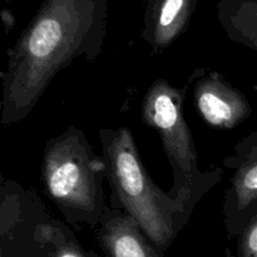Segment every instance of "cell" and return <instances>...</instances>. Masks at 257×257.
<instances>
[{
  "instance_id": "cell-1",
  "label": "cell",
  "mask_w": 257,
  "mask_h": 257,
  "mask_svg": "<svg viewBox=\"0 0 257 257\" xmlns=\"http://www.w3.org/2000/svg\"><path fill=\"white\" fill-rule=\"evenodd\" d=\"M108 27V0H44L2 72V124L24 120L55 75L78 58L94 62Z\"/></svg>"
},
{
  "instance_id": "cell-2",
  "label": "cell",
  "mask_w": 257,
  "mask_h": 257,
  "mask_svg": "<svg viewBox=\"0 0 257 257\" xmlns=\"http://www.w3.org/2000/svg\"><path fill=\"white\" fill-rule=\"evenodd\" d=\"M99 140L108 168L107 180L113 191L112 207L135 218L148 238L166 251L191 215L156 186L143 166L130 130L102 128Z\"/></svg>"
},
{
  "instance_id": "cell-3",
  "label": "cell",
  "mask_w": 257,
  "mask_h": 257,
  "mask_svg": "<svg viewBox=\"0 0 257 257\" xmlns=\"http://www.w3.org/2000/svg\"><path fill=\"white\" fill-rule=\"evenodd\" d=\"M108 168L82 130L69 125L48 141L42 165L45 195L73 225L98 227L110 213L103 182Z\"/></svg>"
},
{
  "instance_id": "cell-4",
  "label": "cell",
  "mask_w": 257,
  "mask_h": 257,
  "mask_svg": "<svg viewBox=\"0 0 257 257\" xmlns=\"http://www.w3.org/2000/svg\"><path fill=\"white\" fill-rule=\"evenodd\" d=\"M185 90L177 89L166 79H157L143 98L142 120L160 135L173 173L171 198L192 215L201 198L222 178V170L198 168L197 151L192 132L183 115Z\"/></svg>"
},
{
  "instance_id": "cell-5",
  "label": "cell",
  "mask_w": 257,
  "mask_h": 257,
  "mask_svg": "<svg viewBox=\"0 0 257 257\" xmlns=\"http://www.w3.org/2000/svg\"><path fill=\"white\" fill-rule=\"evenodd\" d=\"M2 257H99L69 228L50 218L35 193L13 181L2 185Z\"/></svg>"
},
{
  "instance_id": "cell-6",
  "label": "cell",
  "mask_w": 257,
  "mask_h": 257,
  "mask_svg": "<svg viewBox=\"0 0 257 257\" xmlns=\"http://www.w3.org/2000/svg\"><path fill=\"white\" fill-rule=\"evenodd\" d=\"M233 170L225 192L222 212L228 238H235L256 215L257 208V132L235 146V153L223 160Z\"/></svg>"
},
{
  "instance_id": "cell-7",
  "label": "cell",
  "mask_w": 257,
  "mask_h": 257,
  "mask_svg": "<svg viewBox=\"0 0 257 257\" xmlns=\"http://www.w3.org/2000/svg\"><path fill=\"white\" fill-rule=\"evenodd\" d=\"M193 100L203 122L217 130H232L251 114L247 98L213 70L196 78Z\"/></svg>"
},
{
  "instance_id": "cell-8",
  "label": "cell",
  "mask_w": 257,
  "mask_h": 257,
  "mask_svg": "<svg viewBox=\"0 0 257 257\" xmlns=\"http://www.w3.org/2000/svg\"><path fill=\"white\" fill-rule=\"evenodd\" d=\"M97 237L105 257H165V251L124 211L112 208L97 227Z\"/></svg>"
},
{
  "instance_id": "cell-9",
  "label": "cell",
  "mask_w": 257,
  "mask_h": 257,
  "mask_svg": "<svg viewBox=\"0 0 257 257\" xmlns=\"http://www.w3.org/2000/svg\"><path fill=\"white\" fill-rule=\"evenodd\" d=\"M198 0H147L142 37L153 49L162 50L186 32Z\"/></svg>"
},
{
  "instance_id": "cell-10",
  "label": "cell",
  "mask_w": 257,
  "mask_h": 257,
  "mask_svg": "<svg viewBox=\"0 0 257 257\" xmlns=\"http://www.w3.org/2000/svg\"><path fill=\"white\" fill-rule=\"evenodd\" d=\"M217 19L230 40L257 52V0H220Z\"/></svg>"
},
{
  "instance_id": "cell-11",
  "label": "cell",
  "mask_w": 257,
  "mask_h": 257,
  "mask_svg": "<svg viewBox=\"0 0 257 257\" xmlns=\"http://www.w3.org/2000/svg\"><path fill=\"white\" fill-rule=\"evenodd\" d=\"M235 251L226 250L227 257H257V213L237 236Z\"/></svg>"
},
{
  "instance_id": "cell-12",
  "label": "cell",
  "mask_w": 257,
  "mask_h": 257,
  "mask_svg": "<svg viewBox=\"0 0 257 257\" xmlns=\"http://www.w3.org/2000/svg\"><path fill=\"white\" fill-rule=\"evenodd\" d=\"M2 19H3V23H4L5 33H9L10 30L13 29V27H14L15 18L14 15H13V13L10 12L8 8H4V9L2 10Z\"/></svg>"
},
{
  "instance_id": "cell-13",
  "label": "cell",
  "mask_w": 257,
  "mask_h": 257,
  "mask_svg": "<svg viewBox=\"0 0 257 257\" xmlns=\"http://www.w3.org/2000/svg\"><path fill=\"white\" fill-rule=\"evenodd\" d=\"M256 213H257V208H256Z\"/></svg>"
}]
</instances>
